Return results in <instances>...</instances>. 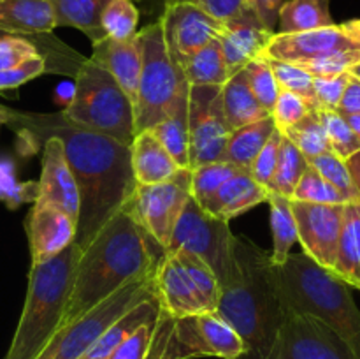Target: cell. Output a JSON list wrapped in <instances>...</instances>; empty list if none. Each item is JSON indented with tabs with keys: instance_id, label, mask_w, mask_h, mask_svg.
<instances>
[{
	"instance_id": "17",
	"label": "cell",
	"mask_w": 360,
	"mask_h": 359,
	"mask_svg": "<svg viewBox=\"0 0 360 359\" xmlns=\"http://www.w3.org/2000/svg\"><path fill=\"white\" fill-rule=\"evenodd\" d=\"M25 227L30 243L32 264L53 259L76 241V220L51 204L34 201Z\"/></svg>"
},
{
	"instance_id": "27",
	"label": "cell",
	"mask_w": 360,
	"mask_h": 359,
	"mask_svg": "<svg viewBox=\"0 0 360 359\" xmlns=\"http://www.w3.org/2000/svg\"><path fill=\"white\" fill-rule=\"evenodd\" d=\"M160 313V303H158L157 294L151 298L144 299V301L137 303L136 306L123 313L118 320L111 324L104 333L98 336V340L88 348L86 354L81 359H109V355L115 352V348L136 329L137 326L144 322V320L157 317Z\"/></svg>"
},
{
	"instance_id": "12",
	"label": "cell",
	"mask_w": 360,
	"mask_h": 359,
	"mask_svg": "<svg viewBox=\"0 0 360 359\" xmlns=\"http://www.w3.org/2000/svg\"><path fill=\"white\" fill-rule=\"evenodd\" d=\"M245 354V344L227 320L217 312L172 317L165 344L167 359L221 358L238 359Z\"/></svg>"
},
{
	"instance_id": "54",
	"label": "cell",
	"mask_w": 360,
	"mask_h": 359,
	"mask_svg": "<svg viewBox=\"0 0 360 359\" xmlns=\"http://www.w3.org/2000/svg\"><path fill=\"white\" fill-rule=\"evenodd\" d=\"M340 28L343 30V34L347 35V37L360 49V18H357V20L345 21V23L340 25Z\"/></svg>"
},
{
	"instance_id": "19",
	"label": "cell",
	"mask_w": 360,
	"mask_h": 359,
	"mask_svg": "<svg viewBox=\"0 0 360 359\" xmlns=\"http://www.w3.org/2000/svg\"><path fill=\"white\" fill-rule=\"evenodd\" d=\"M274 34L276 32H271L269 28L264 27L250 6H246L238 16L221 23L218 42L221 46L231 76L245 69L252 60L264 56Z\"/></svg>"
},
{
	"instance_id": "57",
	"label": "cell",
	"mask_w": 360,
	"mask_h": 359,
	"mask_svg": "<svg viewBox=\"0 0 360 359\" xmlns=\"http://www.w3.org/2000/svg\"><path fill=\"white\" fill-rule=\"evenodd\" d=\"M348 74H350V76H354V77H357V80H360V62L355 63L354 67H350Z\"/></svg>"
},
{
	"instance_id": "25",
	"label": "cell",
	"mask_w": 360,
	"mask_h": 359,
	"mask_svg": "<svg viewBox=\"0 0 360 359\" xmlns=\"http://www.w3.org/2000/svg\"><path fill=\"white\" fill-rule=\"evenodd\" d=\"M221 104H224V115L231 132L248 123L259 122V120L269 116V113L259 104L253 95L246 80L245 69L232 74L224 84H221Z\"/></svg>"
},
{
	"instance_id": "41",
	"label": "cell",
	"mask_w": 360,
	"mask_h": 359,
	"mask_svg": "<svg viewBox=\"0 0 360 359\" xmlns=\"http://www.w3.org/2000/svg\"><path fill=\"white\" fill-rule=\"evenodd\" d=\"M308 164L315 168L330 185L336 187L347 197L348 203L360 201L357 189L354 185V180H352L350 171L347 168V162L341 157H338L334 151H326V153L308 158Z\"/></svg>"
},
{
	"instance_id": "6",
	"label": "cell",
	"mask_w": 360,
	"mask_h": 359,
	"mask_svg": "<svg viewBox=\"0 0 360 359\" xmlns=\"http://www.w3.org/2000/svg\"><path fill=\"white\" fill-rule=\"evenodd\" d=\"M70 123L130 144L136 136L134 104L115 77L91 60L74 74L72 97L63 109Z\"/></svg>"
},
{
	"instance_id": "38",
	"label": "cell",
	"mask_w": 360,
	"mask_h": 359,
	"mask_svg": "<svg viewBox=\"0 0 360 359\" xmlns=\"http://www.w3.org/2000/svg\"><path fill=\"white\" fill-rule=\"evenodd\" d=\"M292 201H302V203L313 204H347V197L340 192L334 185H330L315 168L308 165L302 178L299 180Z\"/></svg>"
},
{
	"instance_id": "48",
	"label": "cell",
	"mask_w": 360,
	"mask_h": 359,
	"mask_svg": "<svg viewBox=\"0 0 360 359\" xmlns=\"http://www.w3.org/2000/svg\"><path fill=\"white\" fill-rule=\"evenodd\" d=\"M350 74H336V76H320L313 77V92H315V99L319 108L323 109H334L336 111L338 104H340L343 92L347 88Z\"/></svg>"
},
{
	"instance_id": "23",
	"label": "cell",
	"mask_w": 360,
	"mask_h": 359,
	"mask_svg": "<svg viewBox=\"0 0 360 359\" xmlns=\"http://www.w3.org/2000/svg\"><path fill=\"white\" fill-rule=\"evenodd\" d=\"M130 165L137 185L162 183L172 178L179 169L151 130L134 136L130 143Z\"/></svg>"
},
{
	"instance_id": "43",
	"label": "cell",
	"mask_w": 360,
	"mask_h": 359,
	"mask_svg": "<svg viewBox=\"0 0 360 359\" xmlns=\"http://www.w3.org/2000/svg\"><path fill=\"white\" fill-rule=\"evenodd\" d=\"M360 62V49H350V51H334L327 53V55L315 56L309 60H301L297 63L301 69L311 74L313 77L320 76H336V74H343L350 70L355 63Z\"/></svg>"
},
{
	"instance_id": "31",
	"label": "cell",
	"mask_w": 360,
	"mask_h": 359,
	"mask_svg": "<svg viewBox=\"0 0 360 359\" xmlns=\"http://www.w3.org/2000/svg\"><path fill=\"white\" fill-rule=\"evenodd\" d=\"M162 146L167 150L178 168L190 169V141H188V97L174 106L171 113L153 129Z\"/></svg>"
},
{
	"instance_id": "33",
	"label": "cell",
	"mask_w": 360,
	"mask_h": 359,
	"mask_svg": "<svg viewBox=\"0 0 360 359\" xmlns=\"http://www.w3.org/2000/svg\"><path fill=\"white\" fill-rule=\"evenodd\" d=\"M267 203L271 208V232H273V253L269 259L274 266H280L290 256L292 246L297 241V222L292 210L290 197L269 190Z\"/></svg>"
},
{
	"instance_id": "42",
	"label": "cell",
	"mask_w": 360,
	"mask_h": 359,
	"mask_svg": "<svg viewBox=\"0 0 360 359\" xmlns=\"http://www.w3.org/2000/svg\"><path fill=\"white\" fill-rule=\"evenodd\" d=\"M269 63L281 90H288V92H294V94H299L301 97H304L313 108L319 109V104H316V99H315V92H313L311 74L306 73L304 69H301V67L294 62L269 60Z\"/></svg>"
},
{
	"instance_id": "7",
	"label": "cell",
	"mask_w": 360,
	"mask_h": 359,
	"mask_svg": "<svg viewBox=\"0 0 360 359\" xmlns=\"http://www.w3.org/2000/svg\"><path fill=\"white\" fill-rule=\"evenodd\" d=\"M143 67L134 104L136 134L150 130L188 97L190 84L165 44L160 20L139 30Z\"/></svg>"
},
{
	"instance_id": "49",
	"label": "cell",
	"mask_w": 360,
	"mask_h": 359,
	"mask_svg": "<svg viewBox=\"0 0 360 359\" xmlns=\"http://www.w3.org/2000/svg\"><path fill=\"white\" fill-rule=\"evenodd\" d=\"M46 70H48V62H46V58L42 55L34 56V58L27 60V62L13 67V69L0 70V90L21 87L27 81L44 74Z\"/></svg>"
},
{
	"instance_id": "32",
	"label": "cell",
	"mask_w": 360,
	"mask_h": 359,
	"mask_svg": "<svg viewBox=\"0 0 360 359\" xmlns=\"http://www.w3.org/2000/svg\"><path fill=\"white\" fill-rule=\"evenodd\" d=\"M280 34L334 27L329 0H287L280 9Z\"/></svg>"
},
{
	"instance_id": "55",
	"label": "cell",
	"mask_w": 360,
	"mask_h": 359,
	"mask_svg": "<svg viewBox=\"0 0 360 359\" xmlns=\"http://www.w3.org/2000/svg\"><path fill=\"white\" fill-rule=\"evenodd\" d=\"M345 162H347V168L348 171H350L352 180H354V185L360 196V150L355 151V153L352 155V157H348Z\"/></svg>"
},
{
	"instance_id": "20",
	"label": "cell",
	"mask_w": 360,
	"mask_h": 359,
	"mask_svg": "<svg viewBox=\"0 0 360 359\" xmlns=\"http://www.w3.org/2000/svg\"><path fill=\"white\" fill-rule=\"evenodd\" d=\"M350 49L359 48L343 34L340 25H334V27L295 32V34L276 32L267 44L264 58L301 62V60L315 58V56L327 55V53L350 51Z\"/></svg>"
},
{
	"instance_id": "36",
	"label": "cell",
	"mask_w": 360,
	"mask_h": 359,
	"mask_svg": "<svg viewBox=\"0 0 360 359\" xmlns=\"http://www.w3.org/2000/svg\"><path fill=\"white\" fill-rule=\"evenodd\" d=\"M239 171H246V169H241L225 160L210 162V164L192 168V197L199 206H204L213 197V194Z\"/></svg>"
},
{
	"instance_id": "15",
	"label": "cell",
	"mask_w": 360,
	"mask_h": 359,
	"mask_svg": "<svg viewBox=\"0 0 360 359\" xmlns=\"http://www.w3.org/2000/svg\"><path fill=\"white\" fill-rule=\"evenodd\" d=\"M292 210L297 222V241H301L306 256L326 270L334 271L343 227L345 204L292 201Z\"/></svg>"
},
{
	"instance_id": "50",
	"label": "cell",
	"mask_w": 360,
	"mask_h": 359,
	"mask_svg": "<svg viewBox=\"0 0 360 359\" xmlns=\"http://www.w3.org/2000/svg\"><path fill=\"white\" fill-rule=\"evenodd\" d=\"M188 2L199 6L200 9L206 11L210 16L221 21V23L238 16L248 6V0H188Z\"/></svg>"
},
{
	"instance_id": "18",
	"label": "cell",
	"mask_w": 360,
	"mask_h": 359,
	"mask_svg": "<svg viewBox=\"0 0 360 359\" xmlns=\"http://www.w3.org/2000/svg\"><path fill=\"white\" fill-rule=\"evenodd\" d=\"M35 201L60 208L67 215H70L77 224L79 192H77L76 180H74L72 171H70L69 162H67L63 144L58 137L44 139L42 171Z\"/></svg>"
},
{
	"instance_id": "58",
	"label": "cell",
	"mask_w": 360,
	"mask_h": 359,
	"mask_svg": "<svg viewBox=\"0 0 360 359\" xmlns=\"http://www.w3.org/2000/svg\"><path fill=\"white\" fill-rule=\"evenodd\" d=\"M6 35H11V34H7V32L0 30V39H2V37H6Z\"/></svg>"
},
{
	"instance_id": "1",
	"label": "cell",
	"mask_w": 360,
	"mask_h": 359,
	"mask_svg": "<svg viewBox=\"0 0 360 359\" xmlns=\"http://www.w3.org/2000/svg\"><path fill=\"white\" fill-rule=\"evenodd\" d=\"M7 116L9 123L23 127L37 139L58 137L62 141L79 192L74 243L81 250L86 248L105 222L125 206L136 189L130 144L70 123L63 113L7 111Z\"/></svg>"
},
{
	"instance_id": "28",
	"label": "cell",
	"mask_w": 360,
	"mask_h": 359,
	"mask_svg": "<svg viewBox=\"0 0 360 359\" xmlns=\"http://www.w3.org/2000/svg\"><path fill=\"white\" fill-rule=\"evenodd\" d=\"M109 0H51L55 27H70L83 32L91 44L105 39L102 11Z\"/></svg>"
},
{
	"instance_id": "11",
	"label": "cell",
	"mask_w": 360,
	"mask_h": 359,
	"mask_svg": "<svg viewBox=\"0 0 360 359\" xmlns=\"http://www.w3.org/2000/svg\"><path fill=\"white\" fill-rule=\"evenodd\" d=\"M192 197V169L179 168L172 178L153 185H136L125 208L130 217L155 239L162 250Z\"/></svg>"
},
{
	"instance_id": "56",
	"label": "cell",
	"mask_w": 360,
	"mask_h": 359,
	"mask_svg": "<svg viewBox=\"0 0 360 359\" xmlns=\"http://www.w3.org/2000/svg\"><path fill=\"white\" fill-rule=\"evenodd\" d=\"M343 118L347 120V123L350 125V129L354 130V134L360 141V113H355V115H343Z\"/></svg>"
},
{
	"instance_id": "51",
	"label": "cell",
	"mask_w": 360,
	"mask_h": 359,
	"mask_svg": "<svg viewBox=\"0 0 360 359\" xmlns=\"http://www.w3.org/2000/svg\"><path fill=\"white\" fill-rule=\"evenodd\" d=\"M285 0H248V6L257 14L262 25L271 32H276L278 16Z\"/></svg>"
},
{
	"instance_id": "30",
	"label": "cell",
	"mask_w": 360,
	"mask_h": 359,
	"mask_svg": "<svg viewBox=\"0 0 360 359\" xmlns=\"http://www.w3.org/2000/svg\"><path fill=\"white\" fill-rule=\"evenodd\" d=\"M274 129H276V123H274L271 115L259 120V122L234 129L231 136H229L221 160L231 162V164L238 165V168L250 171L253 160H255L259 151L264 148V144L267 143Z\"/></svg>"
},
{
	"instance_id": "52",
	"label": "cell",
	"mask_w": 360,
	"mask_h": 359,
	"mask_svg": "<svg viewBox=\"0 0 360 359\" xmlns=\"http://www.w3.org/2000/svg\"><path fill=\"white\" fill-rule=\"evenodd\" d=\"M336 111L340 115H355V113H360V80H357V77L350 76Z\"/></svg>"
},
{
	"instance_id": "5",
	"label": "cell",
	"mask_w": 360,
	"mask_h": 359,
	"mask_svg": "<svg viewBox=\"0 0 360 359\" xmlns=\"http://www.w3.org/2000/svg\"><path fill=\"white\" fill-rule=\"evenodd\" d=\"M79 253L72 243L53 259L32 264L23 310L4 359H35L62 327Z\"/></svg>"
},
{
	"instance_id": "4",
	"label": "cell",
	"mask_w": 360,
	"mask_h": 359,
	"mask_svg": "<svg viewBox=\"0 0 360 359\" xmlns=\"http://www.w3.org/2000/svg\"><path fill=\"white\" fill-rule=\"evenodd\" d=\"M273 277L285 315L299 313L322 320L360 359V310L347 282L304 252H290L283 264H273Z\"/></svg>"
},
{
	"instance_id": "35",
	"label": "cell",
	"mask_w": 360,
	"mask_h": 359,
	"mask_svg": "<svg viewBox=\"0 0 360 359\" xmlns=\"http://www.w3.org/2000/svg\"><path fill=\"white\" fill-rule=\"evenodd\" d=\"M308 160H306L304 155L283 136V143L280 148V157H278L276 169H274V175L271 178L269 187L267 190L271 192H276L280 196L290 197L294 194L295 187H297L299 180L302 178L304 171L308 169Z\"/></svg>"
},
{
	"instance_id": "26",
	"label": "cell",
	"mask_w": 360,
	"mask_h": 359,
	"mask_svg": "<svg viewBox=\"0 0 360 359\" xmlns=\"http://www.w3.org/2000/svg\"><path fill=\"white\" fill-rule=\"evenodd\" d=\"M334 275L360 291V201L345 204Z\"/></svg>"
},
{
	"instance_id": "9",
	"label": "cell",
	"mask_w": 360,
	"mask_h": 359,
	"mask_svg": "<svg viewBox=\"0 0 360 359\" xmlns=\"http://www.w3.org/2000/svg\"><path fill=\"white\" fill-rule=\"evenodd\" d=\"M234 246L236 234H232L229 222L204 211L190 197L164 250H185L199 257L213 271L221 291L238 275Z\"/></svg>"
},
{
	"instance_id": "44",
	"label": "cell",
	"mask_w": 360,
	"mask_h": 359,
	"mask_svg": "<svg viewBox=\"0 0 360 359\" xmlns=\"http://www.w3.org/2000/svg\"><path fill=\"white\" fill-rule=\"evenodd\" d=\"M160 315V313H158ZM158 315L144 320L141 326H137L118 347L115 348L109 359H148L150 354L151 341H153L155 331H157Z\"/></svg>"
},
{
	"instance_id": "39",
	"label": "cell",
	"mask_w": 360,
	"mask_h": 359,
	"mask_svg": "<svg viewBox=\"0 0 360 359\" xmlns=\"http://www.w3.org/2000/svg\"><path fill=\"white\" fill-rule=\"evenodd\" d=\"M320 120L323 123V129H326L327 139H329L330 150L341 157L343 160H347L348 157L360 150V141L354 134V130L350 129V125L347 123V120L343 118V115H340L334 109H323L319 108Z\"/></svg>"
},
{
	"instance_id": "24",
	"label": "cell",
	"mask_w": 360,
	"mask_h": 359,
	"mask_svg": "<svg viewBox=\"0 0 360 359\" xmlns=\"http://www.w3.org/2000/svg\"><path fill=\"white\" fill-rule=\"evenodd\" d=\"M51 0H0V30L11 35H44L53 32Z\"/></svg>"
},
{
	"instance_id": "40",
	"label": "cell",
	"mask_w": 360,
	"mask_h": 359,
	"mask_svg": "<svg viewBox=\"0 0 360 359\" xmlns=\"http://www.w3.org/2000/svg\"><path fill=\"white\" fill-rule=\"evenodd\" d=\"M245 73L255 99L271 115V111L274 108V102L278 99V94H280V84H278L276 76H274L273 69H271L269 60L264 58V56L252 60L245 67Z\"/></svg>"
},
{
	"instance_id": "22",
	"label": "cell",
	"mask_w": 360,
	"mask_h": 359,
	"mask_svg": "<svg viewBox=\"0 0 360 359\" xmlns=\"http://www.w3.org/2000/svg\"><path fill=\"white\" fill-rule=\"evenodd\" d=\"M267 194L269 190L257 183L250 171H239L238 175L229 178L200 208L213 217L229 222L267 201Z\"/></svg>"
},
{
	"instance_id": "45",
	"label": "cell",
	"mask_w": 360,
	"mask_h": 359,
	"mask_svg": "<svg viewBox=\"0 0 360 359\" xmlns=\"http://www.w3.org/2000/svg\"><path fill=\"white\" fill-rule=\"evenodd\" d=\"M313 108L304 97H301L299 94H294V92L281 90L278 94L276 102H274V108L271 111V116H273L274 123H276V129H280L283 132L285 129L292 127L294 123H297L299 120L304 118Z\"/></svg>"
},
{
	"instance_id": "53",
	"label": "cell",
	"mask_w": 360,
	"mask_h": 359,
	"mask_svg": "<svg viewBox=\"0 0 360 359\" xmlns=\"http://www.w3.org/2000/svg\"><path fill=\"white\" fill-rule=\"evenodd\" d=\"M13 180V168H11L9 164L0 162V196H14Z\"/></svg>"
},
{
	"instance_id": "47",
	"label": "cell",
	"mask_w": 360,
	"mask_h": 359,
	"mask_svg": "<svg viewBox=\"0 0 360 359\" xmlns=\"http://www.w3.org/2000/svg\"><path fill=\"white\" fill-rule=\"evenodd\" d=\"M37 55H41V51L30 37L6 35L0 39V70L13 69Z\"/></svg>"
},
{
	"instance_id": "21",
	"label": "cell",
	"mask_w": 360,
	"mask_h": 359,
	"mask_svg": "<svg viewBox=\"0 0 360 359\" xmlns=\"http://www.w3.org/2000/svg\"><path fill=\"white\" fill-rule=\"evenodd\" d=\"M91 62L108 70L116 83L120 84L127 97L136 104L137 88H139L141 67H143V51H141L139 32L136 37L127 41L105 37L94 44Z\"/></svg>"
},
{
	"instance_id": "46",
	"label": "cell",
	"mask_w": 360,
	"mask_h": 359,
	"mask_svg": "<svg viewBox=\"0 0 360 359\" xmlns=\"http://www.w3.org/2000/svg\"><path fill=\"white\" fill-rule=\"evenodd\" d=\"M281 143H283V132L280 129H274V132L271 134V137L264 144L262 150L259 151V155L253 160L252 168H250V175L253 176V180L257 183H260L262 187H266V189L269 187L271 178L274 175V169H276Z\"/></svg>"
},
{
	"instance_id": "59",
	"label": "cell",
	"mask_w": 360,
	"mask_h": 359,
	"mask_svg": "<svg viewBox=\"0 0 360 359\" xmlns=\"http://www.w3.org/2000/svg\"><path fill=\"white\" fill-rule=\"evenodd\" d=\"M165 2H174V0H165Z\"/></svg>"
},
{
	"instance_id": "34",
	"label": "cell",
	"mask_w": 360,
	"mask_h": 359,
	"mask_svg": "<svg viewBox=\"0 0 360 359\" xmlns=\"http://www.w3.org/2000/svg\"><path fill=\"white\" fill-rule=\"evenodd\" d=\"M283 136L304 155L306 160L316 157V155L326 153V151H333L316 109H311L304 118L285 129Z\"/></svg>"
},
{
	"instance_id": "2",
	"label": "cell",
	"mask_w": 360,
	"mask_h": 359,
	"mask_svg": "<svg viewBox=\"0 0 360 359\" xmlns=\"http://www.w3.org/2000/svg\"><path fill=\"white\" fill-rule=\"evenodd\" d=\"M155 239L125 208L116 211L81 250L62 327L125 285L153 275L164 253L155 252Z\"/></svg>"
},
{
	"instance_id": "13",
	"label": "cell",
	"mask_w": 360,
	"mask_h": 359,
	"mask_svg": "<svg viewBox=\"0 0 360 359\" xmlns=\"http://www.w3.org/2000/svg\"><path fill=\"white\" fill-rule=\"evenodd\" d=\"M229 136H231V129L224 115L221 87H190V169L221 160Z\"/></svg>"
},
{
	"instance_id": "3",
	"label": "cell",
	"mask_w": 360,
	"mask_h": 359,
	"mask_svg": "<svg viewBox=\"0 0 360 359\" xmlns=\"http://www.w3.org/2000/svg\"><path fill=\"white\" fill-rule=\"evenodd\" d=\"M234 256L238 275L220 291L214 312L245 344V354L238 359H273L285 320L273 264L255 243L241 236H236Z\"/></svg>"
},
{
	"instance_id": "29",
	"label": "cell",
	"mask_w": 360,
	"mask_h": 359,
	"mask_svg": "<svg viewBox=\"0 0 360 359\" xmlns=\"http://www.w3.org/2000/svg\"><path fill=\"white\" fill-rule=\"evenodd\" d=\"M178 65L190 87H221L231 77L218 39L179 60Z\"/></svg>"
},
{
	"instance_id": "14",
	"label": "cell",
	"mask_w": 360,
	"mask_h": 359,
	"mask_svg": "<svg viewBox=\"0 0 360 359\" xmlns=\"http://www.w3.org/2000/svg\"><path fill=\"white\" fill-rule=\"evenodd\" d=\"M273 359H357L350 345L322 320L287 313Z\"/></svg>"
},
{
	"instance_id": "16",
	"label": "cell",
	"mask_w": 360,
	"mask_h": 359,
	"mask_svg": "<svg viewBox=\"0 0 360 359\" xmlns=\"http://www.w3.org/2000/svg\"><path fill=\"white\" fill-rule=\"evenodd\" d=\"M160 23L165 44L176 63L218 39L221 32V21L188 0L165 2Z\"/></svg>"
},
{
	"instance_id": "10",
	"label": "cell",
	"mask_w": 360,
	"mask_h": 359,
	"mask_svg": "<svg viewBox=\"0 0 360 359\" xmlns=\"http://www.w3.org/2000/svg\"><path fill=\"white\" fill-rule=\"evenodd\" d=\"M151 296H155L153 275L125 285L84 315L60 327L35 359H81L115 320Z\"/></svg>"
},
{
	"instance_id": "37",
	"label": "cell",
	"mask_w": 360,
	"mask_h": 359,
	"mask_svg": "<svg viewBox=\"0 0 360 359\" xmlns=\"http://www.w3.org/2000/svg\"><path fill=\"white\" fill-rule=\"evenodd\" d=\"M139 11L132 0H109L102 11V28L116 41H127L137 35Z\"/></svg>"
},
{
	"instance_id": "8",
	"label": "cell",
	"mask_w": 360,
	"mask_h": 359,
	"mask_svg": "<svg viewBox=\"0 0 360 359\" xmlns=\"http://www.w3.org/2000/svg\"><path fill=\"white\" fill-rule=\"evenodd\" d=\"M153 285L160 308L174 319L214 312L220 299L213 271L185 250H164L155 266Z\"/></svg>"
}]
</instances>
